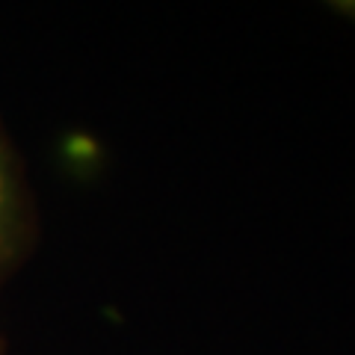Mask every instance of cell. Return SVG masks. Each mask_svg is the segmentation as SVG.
Returning a JSON list of instances; mask_svg holds the SVG:
<instances>
[{"instance_id": "cell-1", "label": "cell", "mask_w": 355, "mask_h": 355, "mask_svg": "<svg viewBox=\"0 0 355 355\" xmlns=\"http://www.w3.org/2000/svg\"><path fill=\"white\" fill-rule=\"evenodd\" d=\"M15 234H18V202L12 190V178L6 169V157L0 151V272L15 249Z\"/></svg>"}, {"instance_id": "cell-2", "label": "cell", "mask_w": 355, "mask_h": 355, "mask_svg": "<svg viewBox=\"0 0 355 355\" xmlns=\"http://www.w3.org/2000/svg\"><path fill=\"white\" fill-rule=\"evenodd\" d=\"M0 355H3V347H0Z\"/></svg>"}]
</instances>
